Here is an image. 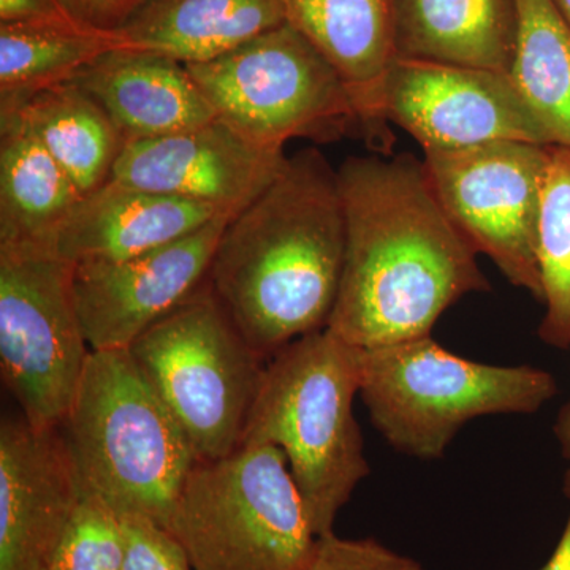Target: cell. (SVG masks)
<instances>
[{
	"label": "cell",
	"mask_w": 570,
	"mask_h": 570,
	"mask_svg": "<svg viewBox=\"0 0 570 570\" xmlns=\"http://www.w3.org/2000/svg\"><path fill=\"white\" fill-rule=\"evenodd\" d=\"M336 171L346 254L330 332L358 348L419 340L463 296L490 291L423 160L351 156Z\"/></svg>",
	"instance_id": "obj_1"
},
{
	"label": "cell",
	"mask_w": 570,
	"mask_h": 570,
	"mask_svg": "<svg viewBox=\"0 0 570 570\" xmlns=\"http://www.w3.org/2000/svg\"><path fill=\"white\" fill-rule=\"evenodd\" d=\"M344 254L337 171L306 148L287 156L264 193L228 220L206 281L249 346L269 360L328 328Z\"/></svg>",
	"instance_id": "obj_2"
},
{
	"label": "cell",
	"mask_w": 570,
	"mask_h": 570,
	"mask_svg": "<svg viewBox=\"0 0 570 570\" xmlns=\"http://www.w3.org/2000/svg\"><path fill=\"white\" fill-rule=\"evenodd\" d=\"M360 351L328 328L299 337L266 362L243 445L284 453L317 538L370 474L355 419Z\"/></svg>",
	"instance_id": "obj_3"
},
{
	"label": "cell",
	"mask_w": 570,
	"mask_h": 570,
	"mask_svg": "<svg viewBox=\"0 0 570 570\" xmlns=\"http://www.w3.org/2000/svg\"><path fill=\"white\" fill-rule=\"evenodd\" d=\"M61 431L82 490L167 528L197 455L129 351H92Z\"/></svg>",
	"instance_id": "obj_4"
},
{
	"label": "cell",
	"mask_w": 570,
	"mask_h": 570,
	"mask_svg": "<svg viewBox=\"0 0 570 570\" xmlns=\"http://www.w3.org/2000/svg\"><path fill=\"white\" fill-rule=\"evenodd\" d=\"M558 393L553 374L490 365L431 336L360 351V396L371 423L397 452L439 460L461 428L489 415H530Z\"/></svg>",
	"instance_id": "obj_5"
},
{
	"label": "cell",
	"mask_w": 570,
	"mask_h": 570,
	"mask_svg": "<svg viewBox=\"0 0 570 570\" xmlns=\"http://www.w3.org/2000/svg\"><path fill=\"white\" fill-rule=\"evenodd\" d=\"M167 528L194 570H305L317 540L275 445L198 460Z\"/></svg>",
	"instance_id": "obj_6"
},
{
	"label": "cell",
	"mask_w": 570,
	"mask_h": 570,
	"mask_svg": "<svg viewBox=\"0 0 570 570\" xmlns=\"http://www.w3.org/2000/svg\"><path fill=\"white\" fill-rule=\"evenodd\" d=\"M200 461L242 448L266 362L208 281L127 348Z\"/></svg>",
	"instance_id": "obj_7"
},
{
	"label": "cell",
	"mask_w": 570,
	"mask_h": 570,
	"mask_svg": "<svg viewBox=\"0 0 570 570\" xmlns=\"http://www.w3.org/2000/svg\"><path fill=\"white\" fill-rule=\"evenodd\" d=\"M217 118L265 148L335 141L360 127L332 63L287 21L212 61L187 63Z\"/></svg>",
	"instance_id": "obj_8"
},
{
	"label": "cell",
	"mask_w": 570,
	"mask_h": 570,
	"mask_svg": "<svg viewBox=\"0 0 570 570\" xmlns=\"http://www.w3.org/2000/svg\"><path fill=\"white\" fill-rule=\"evenodd\" d=\"M92 348L73 265L37 245H0V373L32 425L61 428Z\"/></svg>",
	"instance_id": "obj_9"
},
{
	"label": "cell",
	"mask_w": 570,
	"mask_h": 570,
	"mask_svg": "<svg viewBox=\"0 0 570 570\" xmlns=\"http://www.w3.org/2000/svg\"><path fill=\"white\" fill-rule=\"evenodd\" d=\"M551 146L494 141L423 153L439 204L478 254L540 303L538 235Z\"/></svg>",
	"instance_id": "obj_10"
},
{
	"label": "cell",
	"mask_w": 570,
	"mask_h": 570,
	"mask_svg": "<svg viewBox=\"0 0 570 570\" xmlns=\"http://www.w3.org/2000/svg\"><path fill=\"white\" fill-rule=\"evenodd\" d=\"M382 116L423 153L494 141L550 146L509 75L479 67L396 58L385 80Z\"/></svg>",
	"instance_id": "obj_11"
},
{
	"label": "cell",
	"mask_w": 570,
	"mask_h": 570,
	"mask_svg": "<svg viewBox=\"0 0 570 570\" xmlns=\"http://www.w3.org/2000/svg\"><path fill=\"white\" fill-rule=\"evenodd\" d=\"M232 217L119 262L73 265V296L92 351H127L208 277Z\"/></svg>",
	"instance_id": "obj_12"
},
{
	"label": "cell",
	"mask_w": 570,
	"mask_h": 570,
	"mask_svg": "<svg viewBox=\"0 0 570 570\" xmlns=\"http://www.w3.org/2000/svg\"><path fill=\"white\" fill-rule=\"evenodd\" d=\"M285 159L284 149L257 145L216 118L181 132L127 142L110 179L236 216L272 184Z\"/></svg>",
	"instance_id": "obj_13"
},
{
	"label": "cell",
	"mask_w": 570,
	"mask_h": 570,
	"mask_svg": "<svg viewBox=\"0 0 570 570\" xmlns=\"http://www.w3.org/2000/svg\"><path fill=\"white\" fill-rule=\"evenodd\" d=\"M82 487L61 428L0 425V570H50Z\"/></svg>",
	"instance_id": "obj_14"
},
{
	"label": "cell",
	"mask_w": 570,
	"mask_h": 570,
	"mask_svg": "<svg viewBox=\"0 0 570 570\" xmlns=\"http://www.w3.org/2000/svg\"><path fill=\"white\" fill-rule=\"evenodd\" d=\"M212 205L107 181L85 195L45 249L71 265L119 262L170 245L219 219Z\"/></svg>",
	"instance_id": "obj_15"
},
{
	"label": "cell",
	"mask_w": 570,
	"mask_h": 570,
	"mask_svg": "<svg viewBox=\"0 0 570 570\" xmlns=\"http://www.w3.org/2000/svg\"><path fill=\"white\" fill-rule=\"evenodd\" d=\"M283 7L285 21L346 85L367 140L387 146L382 96L397 58L395 0H283Z\"/></svg>",
	"instance_id": "obj_16"
},
{
	"label": "cell",
	"mask_w": 570,
	"mask_h": 570,
	"mask_svg": "<svg viewBox=\"0 0 570 570\" xmlns=\"http://www.w3.org/2000/svg\"><path fill=\"white\" fill-rule=\"evenodd\" d=\"M110 116L124 145L193 129L217 118L184 63L115 50L73 80Z\"/></svg>",
	"instance_id": "obj_17"
},
{
	"label": "cell",
	"mask_w": 570,
	"mask_h": 570,
	"mask_svg": "<svg viewBox=\"0 0 570 570\" xmlns=\"http://www.w3.org/2000/svg\"><path fill=\"white\" fill-rule=\"evenodd\" d=\"M283 22V0H146L116 33L121 50L187 66L219 58Z\"/></svg>",
	"instance_id": "obj_18"
},
{
	"label": "cell",
	"mask_w": 570,
	"mask_h": 570,
	"mask_svg": "<svg viewBox=\"0 0 570 570\" xmlns=\"http://www.w3.org/2000/svg\"><path fill=\"white\" fill-rule=\"evenodd\" d=\"M517 28V0H395L397 58L509 75Z\"/></svg>",
	"instance_id": "obj_19"
},
{
	"label": "cell",
	"mask_w": 570,
	"mask_h": 570,
	"mask_svg": "<svg viewBox=\"0 0 570 570\" xmlns=\"http://www.w3.org/2000/svg\"><path fill=\"white\" fill-rule=\"evenodd\" d=\"M0 122L17 124L50 153L82 195L110 181L124 148L110 116L75 81L45 89Z\"/></svg>",
	"instance_id": "obj_20"
},
{
	"label": "cell",
	"mask_w": 570,
	"mask_h": 570,
	"mask_svg": "<svg viewBox=\"0 0 570 570\" xmlns=\"http://www.w3.org/2000/svg\"><path fill=\"white\" fill-rule=\"evenodd\" d=\"M82 198L36 138L0 122V245H47Z\"/></svg>",
	"instance_id": "obj_21"
},
{
	"label": "cell",
	"mask_w": 570,
	"mask_h": 570,
	"mask_svg": "<svg viewBox=\"0 0 570 570\" xmlns=\"http://www.w3.org/2000/svg\"><path fill=\"white\" fill-rule=\"evenodd\" d=\"M121 50L116 31L62 22H0V116L37 94L73 81L107 52Z\"/></svg>",
	"instance_id": "obj_22"
},
{
	"label": "cell",
	"mask_w": 570,
	"mask_h": 570,
	"mask_svg": "<svg viewBox=\"0 0 570 570\" xmlns=\"http://www.w3.org/2000/svg\"><path fill=\"white\" fill-rule=\"evenodd\" d=\"M509 77L550 146L570 149V22L553 0H517Z\"/></svg>",
	"instance_id": "obj_23"
},
{
	"label": "cell",
	"mask_w": 570,
	"mask_h": 570,
	"mask_svg": "<svg viewBox=\"0 0 570 570\" xmlns=\"http://www.w3.org/2000/svg\"><path fill=\"white\" fill-rule=\"evenodd\" d=\"M543 317L539 337L547 346L570 347V149L551 146L543 183L538 235Z\"/></svg>",
	"instance_id": "obj_24"
},
{
	"label": "cell",
	"mask_w": 570,
	"mask_h": 570,
	"mask_svg": "<svg viewBox=\"0 0 570 570\" xmlns=\"http://www.w3.org/2000/svg\"><path fill=\"white\" fill-rule=\"evenodd\" d=\"M121 523L104 499L82 490L50 570H122Z\"/></svg>",
	"instance_id": "obj_25"
},
{
	"label": "cell",
	"mask_w": 570,
	"mask_h": 570,
	"mask_svg": "<svg viewBox=\"0 0 570 570\" xmlns=\"http://www.w3.org/2000/svg\"><path fill=\"white\" fill-rule=\"evenodd\" d=\"M122 570H194L179 540L168 528L141 513H118Z\"/></svg>",
	"instance_id": "obj_26"
},
{
	"label": "cell",
	"mask_w": 570,
	"mask_h": 570,
	"mask_svg": "<svg viewBox=\"0 0 570 570\" xmlns=\"http://www.w3.org/2000/svg\"><path fill=\"white\" fill-rule=\"evenodd\" d=\"M305 570H425L414 558L374 539L317 538Z\"/></svg>",
	"instance_id": "obj_27"
},
{
	"label": "cell",
	"mask_w": 570,
	"mask_h": 570,
	"mask_svg": "<svg viewBox=\"0 0 570 570\" xmlns=\"http://www.w3.org/2000/svg\"><path fill=\"white\" fill-rule=\"evenodd\" d=\"M67 9L91 28L118 31L146 0H62Z\"/></svg>",
	"instance_id": "obj_28"
},
{
	"label": "cell",
	"mask_w": 570,
	"mask_h": 570,
	"mask_svg": "<svg viewBox=\"0 0 570 570\" xmlns=\"http://www.w3.org/2000/svg\"><path fill=\"white\" fill-rule=\"evenodd\" d=\"M0 22L85 24L62 0H0Z\"/></svg>",
	"instance_id": "obj_29"
},
{
	"label": "cell",
	"mask_w": 570,
	"mask_h": 570,
	"mask_svg": "<svg viewBox=\"0 0 570 570\" xmlns=\"http://www.w3.org/2000/svg\"><path fill=\"white\" fill-rule=\"evenodd\" d=\"M564 491L566 497L570 501V468L566 472ZM539 570H570V510L564 530H562L561 538L558 540L553 553H551L549 561Z\"/></svg>",
	"instance_id": "obj_30"
},
{
	"label": "cell",
	"mask_w": 570,
	"mask_h": 570,
	"mask_svg": "<svg viewBox=\"0 0 570 570\" xmlns=\"http://www.w3.org/2000/svg\"><path fill=\"white\" fill-rule=\"evenodd\" d=\"M554 439L560 448L561 456L569 463L570 468V396L562 404L553 425Z\"/></svg>",
	"instance_id": "obj_31"
},
{
	"label": "cell",
	"mask_w": 570,
	"mask_h": 570,
	"mask_svg": "<svg viewBox=\"0 0 570 570\" xmlns=\"http://www.w3.org/2000/svg\"><path fill=\"white\" fill-rule=\"evenodd\" d=\"M553 3L561 11L562 17L570 22V0H553Z\"/></svg>",
	"instance_id": "obj_32"
}]
</instances>
